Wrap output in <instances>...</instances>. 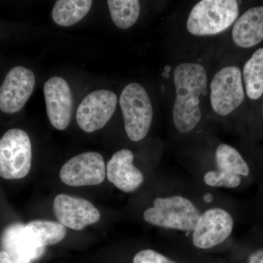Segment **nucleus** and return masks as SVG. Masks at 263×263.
<instances>
[{"label":"nucleus","mask_w":263,"mask_h":263,"mask_svg":"<svg viewBox=\"0 0 263 263\" xmlns=\"http://www.w3.org/2000/svg\"><path fill=\"white\" fill-rule=\"evenodd\" d=\"M34 85L32 71L20 66L12 68L0 87V110L8 114L22 110L32 95Z\"/></svg>","instance_id":"nucleus-10"},{"label":"nucleus","mask_w":263,"mask_h":263,"mask_svg":"<svg viewBox=\"0 0 263 263\" xmlns=\"http://www.w3.org/2000/svg\"><path fill=\"white\" fill-rule=\"evenodd\" d=\"M105 174L103 156L97 152H85L67 161L60 176L62 182L69 186H84L103 183Z\"/></svg>","instance_id":"nucleus-9"},{"label":"nucleus","mask_w":263,"mask_h":263,"mask_svg":"<svg viewBox=\"0 0 263 263\" xmlns=\"http://www.w3.org/2000/svg\"><path fill=\"white\" fill-rule=\"evenodd\" d=\"M204 200L206 202H211L213 200V196L211 194H207L204 196Z\"/></svg>","instance_id":"nucleus-25"},{"label":"nucleus","mask_w":263,"mask_h":263,"mask_svg":"<svg viewBox=\"0 0 263 263\" xmlns=\"http://www.w3.org/2000/svg\"><path fill=\"white\" fill-rule=\"evenodd\" d=\"M262 112H263V105H262Z\"/></svg>","instance_id":"nucleus-26"},{"label":"nucleus","mask_w":263,"mask_h":263,"mask_svg":"<svg viewBox=\"0 0 263 263\" xmlns=\"http://www.w3.org/2000/svg\"><path fill=\"white\" fill-rule=\"evenodd\" d=\"M134 155L129 149L114 154L106 167L109 181L124 193L135 191L143 183V174L133 164Z\"/></svg>","instance_id":"nucleus-14"},{"label":"nucleus","mask_w":263,"mask_h":263,"mask_svg":"<svg viewBox=\"0 0 263 263\" xmlns=\"http://www.w3.org/2000/svg\"><path fill=\"white\" fill-rule=\"evenodd\" d=\"M53 207L60 223L70 229L81 230L100 220L98 209L89 200L81 197L61 194L55 197Z\"/></svg>","instance_id":"nucleus-11"},{"label":"nucleus","mask_w":263,"mask_h":263,"mask_svg":"<svg viewBox=\"0 0 263 263\" xmlns=\"http://www.w3.org/2000/svg\"><path fill=\"white\" fill-rule=\"evenodd\" d=\"M32 158V144L25 131L10 129L0 139V177L23 179L30 171Z\"/></svg>","instance_id":"nucleus-5"},{"label":"nucleus","mask_w":263,"mask_h":263,"mask_svg":"<svg viewBox=\"0 0 263 263\" xmlns=\"http://www.w3.org/2000/svg\"><path fill=\"white\" fill-rule=\"evenodd\" d=\"M211 105L220 116H227L238 108L245 100L241 72L238 67L229 66L221 69L210 85Z\"/></svg>","instance_id":"nucleus-6"},{"label":"nucleus","mask_w":263,"mask_h":263,"mask_svg":"<svg viewBox=\"0 0 263 263\" xmlns=\"http://www.w3.org/2000/svg\"><path fill=\"white\" fill-rule=\"evenodd\" d=\"M193 202L181 196L158 197L143 214L146 222L171 229L192 231L200 216Z\"/></svg>","instance_id":"nucleus-3"},{"label":"nucleus","mask_w":263,"mask_h":263,"mask_svg":"<svg viewBox=\"0 0 263 263\" xmlns=\"http://www.w3.org/2000/svg\"><path fill=\"white\" fill-rule=\"evenodd\" d=\"M246 91L252 100L263 94V48L257 50L245 64L243 70Z\"/></svg>","instance_id":"nucleus-17"},{"label":"nucleus","mask_w":263,"mask_h":263,"mask_svg":"<svg viewBox=\"0 0 263 263\" xmlns=\"http://www.w3.org/2000/svg\"><path fill=\"white\" fill-rule=\"evenodd\" d=\"M234 221L224 209L214 208L200 214L193 230V243L197 248L208 249L222 243L233 232Z\"/></svg>","instance_id":"nucleus-8"},{"label":"nucleus","mask_w":263,"mask_h":263,"mask_svg":"<svg viewBox=\"0 0 263 263\" xmlns=\"http://www.w3.org/2000/svg\"><path fill=\"white\" fill-rule=\"evenodd\" d=\"M216 164L218 170L223 172L243 176H247L249 174L248 164L239 152L224 143L216 148Z\"/></svg>","instance_id":"nucleus-20"},{"label":"nucleus","mask_w":263,"mask_h":263,"mask_svg":"<svg viewBox=\"0 0 263 263\" xmlns=\"http://www.w3.org/2000/svg\"><path fill=\"white\" fill-rule=\"evenodd\" d=\"M207 185L215 187L235 188L241 183L240 176L218 171H209L204 176Z\"/></svg>","instance_id":"nucleus-21"},{"label":"nucleus","mask_w":263,"mask_h":263,"mask_svg":"<svg viewBox=\"0 0 263 263\" xmlns=\"http://www.w3.org/2000/svg\"><path fill=\"white\" fill-rule=\"evenodd\" d=\"M1 245L14 263H32L45 252V247H41L26 224L22 223L10 224L5 230Z\"/></svg>","instance_id":"nucleus-13"},{"label":"nucleus","mask_w":263,"mask_h":263,"mask_svg":"<svg viewBox=\"0 0 263 263\" xmlns=\"http://www.w3.org/2000/svg\"><path fill=\"white\" fill-rule=\"evenodd\" d=\"M125 130L132 141H141L149 132L153 109L152 102L142 85L132 83L122 90L119 99Z\"/></svg>","instance_id":"nucleus-4"},{"label":"nucleus","mask_w":263,"mask_h":263,"mask_svg":"<svg viewBox=\"0 0 263 263\" xmlns=\"http://www.w3.org/2000/svg\"><path fill=\"white\" fill-rule=\"evenodd\" d=\"M238 15L235 0H202L190 12L186 28L193 35H214L229 28Z\"/></svg>","instance_id":"nucleus-2"},{"label":"nucleus","mask_w":263,"mask_h":263,"mask_svg":"<svg viewBox=\"0 0 263 263\" xmlns=\"http://www.w3.org/2000/svg\"><path fill=\"white\" fill-rule=\"evenodd\" d=\"M0 263H14L12 260L9 254L5 251L0 252Z\"/></svg>","instance_id":"nucleus-24"},{"label":"nucleus","mask_w":263,"mask_h":263,"mask_svg":"<svg viewBox=\"0 0 263 263\" xmlns=\"http://www.w3.org/2000/svg\"><path fill=\"white\" fill-rule=\"evenodd\" d=\"M248 263H263V249L256 250L250 254Z\"/></svg>","instance_id":"nucleus-23"},{"label":"nucleus","mask_w":263,"mask_h":263,"mask_svg":"<svg viewBox=\"0 0 263 263\" xmlns=\"http://www.w3.org/2000/svg\"><path fill=\"white\" fill-rule=\"evenodd\" d=\"M26 228L43 247L60 243L67 234L66 227L56 221H32Z\"/></svg>","instance_id":"nucleus-19"},{"label":"nucleus","mask_w":263,"mask_h":263,"mask_svg":"<svg viewBox=\"0 0 263 263\" xmlns=\"http://www.w3.org/2000/svg\"><path fill=\"white\" fill-rule=\"evenodd\" d=\"M174 80L176 98L173 118L177 130L184 134L201 119L200 98L207 95L206 71L200 64L181 63L175 69Z\"/></svg>","instance_id":"nucleus-1"},{"label":"nucleus","mask_w":263,"mask_h":263,"mask_svg":"<svg viewBox=\"0 0 263 263\" xmlns=\"http://www.w3.org/2000/svg\"><path fill=\"white\" fill-rule=\"evenodd\" d=\"M235 45L248 48L263 41V6L254 7L236 20L232 31Z\"/></svg>","instance_id":"nucleus-15"},{"label":"nucleus","mask_w":263,"mask_h":263,"mask_svg":"<svg viewBox=\"0 0 263 263\" xmlns=\"http://www.w3.org/2000/svg\"><path fill=\"white\" fill-rule=\"evenodd\" d=\"M117 105V97L108 90H97L85 97L77 112L76 122L86 133L102 129L113 117Z\"/></svg>","instance_id":"nucleus-7"},{"label":"nucleus","mask_w":263,"mask_h":263,"mask_svg":"<svg viewBox=\"0 0 263 263\" xmlns=\"http://www.w3.org/2000/svg\"><path fill=\"white\" fill-rule=\"evenodd\" d=\"M91 0H59L52 10V18L62 27H70L89 13L92 5Z\"/></svg>","instance_id":"nucleus-16"},{"label":"nucleus","mask_w":263,"mask_h":263,"mask_svg":"<svg viewBox=\"0 0 263 263\" xmlns=\"http://www.w3.org/2000/svg\"><path fill=\"white\" fill-rule=\"evenodd\" d=\"M107 3L112 20L119 29H128L136 23L141 11L139 1L108 0Z\"/></svg>","instance_id":"nucleus-18"},{"label":"nucleus","mask_w":263,"mask_h":263,"mask_svg":"<svg viewBox=\"0 0 263 263\" xmlns=\"http://www.w3.org/2000/svg\"><path fill=\"white\" fill-rule=\"evenodd\" d=\"M44 96L50 122L57 129L64 130L70 124L73 106L70 86L61 77L51 78L44 85Z\"/></svg>","instance_id":"nucleus-12"},{"label":"nucleus","mask_w":263,"mask_h":263,"mask_svg":"<svg viewBox=\"0 0 263 263\" xmlns=\"http://www.w3.org/2000/svg\"><path fill=\"white\" fill-rule=\"evenodd\" d=\"M133 263H176L159 252L145 249L138 252L133 259Z\"/></svg>","instance_id":"nucleus-22"}]
</instances>
